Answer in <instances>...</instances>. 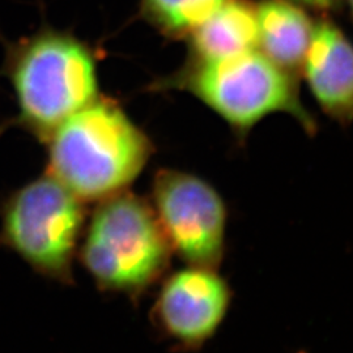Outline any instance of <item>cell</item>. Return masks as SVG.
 <instances>
[{
  "mask_svg": "<svg viewBox=\"0 0 353 353\" xmlns=\"http://www.w3.org/2000/svg\"><path fill=\"white\" fill-rule=\"evenodd\" d=\"M46 144L49 174L81 201L121 192L153 153L143 130L117 102L100 96L65 119Z\"/></svg>",
  "mask_w": 353,
  "mask_h": 353,
  "instance_id": "1",
  "label": "cell"
},
{
  "mask_svg": "<svg viewBox=\"0 0 353 353\" xmlns=\"http://www.w3.org/2000/svg\"><path fill=\"white\" fill-rule=\"evenodd\" d=\"M299 79L254 50L214 62L186 59L173 74L156 80L152 88L194 96L240 139L274 114L290 115L307 135H314L318 125L303 103Z\"/></svg>",
  "mask_w": 353,
  "mask_h": 353,
  "instance_id": "2",
  "label": "cell"
},
{
  "mask_svg": "<svg viewBox=\"0 0 353 353\" xmlns=\"http://www.w3.org/2000/svg\"><path fill=\"white\" fill-rule=\"evenodd\" d=\"M6 68L20 123L45 143L65 119L99 97L94 57L68 33L46 29L23 39L10 51Z\"/></svg>",
  "mask_w": 353,
  "mask_h": 353,
  "instance_id": "3",
  "label": "cell"
},
{
  "mask_svg": "<svg viewBox=\"0 0 353 353\" xmlns=\"http://www.w3.org/2000/svg\"><path fill=\"white\" fill-rule=\"evenodd\" d=\"M170 245L151 207L117 192L96 208L83 246V262L108 290L138 292L161 276Z\"/></svg>",
  "mask_w": 353,
  "mask_h": 353,
  "instance_id": "4",
  "label": "cell"
},
{
  "mask_svg": "<svg viewBox=\"0 0 353 353\" xmlns=\"http://www.w3.org/2000/svg\"><path fill=\"white\" fill-rule=\"evenodd\" d=\"M83 220L81 199L49 174L12 195L3 229L8 245L29 265L50 278L67 279Z\"/></svg>",
  "mask_w": 353,
  "mask_h": 353,
  "instance_id": "5",
  "label": "cell"
},
{
  "mask_svg": "<svg viewBox=\"0 0 353 353\" xmlns=\"http://www.w3.org/2000/svg\"><path fill=\"white\" fill-rule=\"evenodd\" d=\"M154 214L170 248L190 265L214 268L224 256L227 208L202 178L161 169L153 179Z\"/></svg>",
  "mask_w": 353,
  "mask_h": 353,
  "instance_id": "6",
  "label": "cell"
},
{
  "mask_svg": "<svg viewBox=\"0 0 353 353\" xmlns=\"http://www.w3.org/2000/svg\"><path fill=\"white\" fill-rule=\"evenodd\" d=\"M229 303L227 281L214 268L190 265L165 281L156 314L173 341L195 348L216 332L227 314Z\"/></svg>",
  "mask_w": 353,
  "mask_h": 353,
  "instance_id": "7",
  "label": "cell"
},
{
  "mask_svg": "<svg viewBox=\"0 0 353 353\" xmlns=\"http://www.w3.org/2000/svg\"><path fill=\"white\" fill-rule=\"evenodd\" d=\"M301 76L313 99L341 126L353 122V42L330 16L314 20Z\"/></svg>",
  "mask_w": 353,
  "mask_h": 353,
  "instance_id": "8",
  "label": "cell"
},
{
  "mask_svg": "<svg viewBox=\"0 0 353 353\" xmlns=\"http://www.w3.org/2000/svg\"><path fill=\"white\" fill-rule=\"evenodd\" d=\"M258 50L292 75L300 77L314 19L292 0L255 1Z\"/></svg>",
  "mask_w": 353,
  "mask_h": 353,
  "instance_id": "9",
  "label": "cell"
},
{
  "mask_svg": "<svg viewBox=\"0 0 353 353\" xmlns=\"http://www.w3.org/2000/svg\"><path fill=\"white\" fill-rule=\"evenodd\" d=\"M188 59L214 62L258 50L255 1L227 0L186 38Z\"/></svg>",
  "mask_w": 353,
  "mask_h": 353,
  "instance_id": "10",
  "label": "cell"
},
{
  "mask_svg": "<svg viewBox=\"0 0 353 353\" xmlns=\"http://www.w3.org/2000/svg\"><path fill=\"white\" fill-rule=\"evenodd\" d=\"M227 0H141L143 19L163 36L186 39Z\"/></svg>",
  "mask_w": 353,
  "mask_h": 353,
  "instance_id": "11",
  "label": "cell"
},
{
  "mask_svg": "<svg viewBox=\"0 0 353 353\" xmlns=\"http://www.w3.org/2000/svg\"><path fill=\"white\" fill-rule=\"evenodd\" d=\"M306 8L307 11L319 13V16H331V13L339 10L344 0H292Z\"/></svg>",
  "mask_w": 353,
  "mask_h": 353,
  "instance_id": "12",
  "label": "cell"
},
{
  "mask_svg": "<svg viewBox=\"0 0 353 353\" xmlns=\"http://www.w3.org/2000/svg\"><path fill=\"white\" fill-rule=\"evenodd\" d=\"M343 6H345L348 8V12H350V16H351V20H352L353 23V0H344Z\"/></svg>",
  "mask_w": 353,
  "mask_h": 353,
  "instance_id": "13",
  "label": "cell"
}]
</instances>
